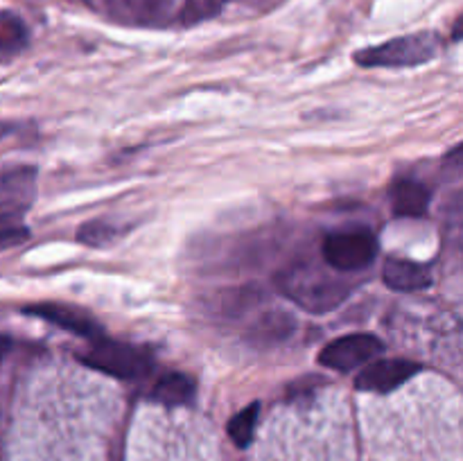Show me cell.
Returning <instances> with one entry per match:
<instances>
[{
	"mask_svg": "<svg viewBox=\"0 0 463 461\" xmlns=\"http://www.w3.org/2000/svg\"><path fill=\"white\" fill-rule=\"evenodd\" d=\"M27 43V27L23 25L21 18L14 16L12 12L3 14V23H0V50H3V59L7 61L12 54L21 52Z\"/></svg>",
	"mask_w": 463,
	"mask_h": 461,
	"instance_id": "cell-13",
	"label": "cell"
},
{
	"mask_svg": "<svg viewBox=\"0 0 463 461\" xmlns=\"http://www.w3.org/2000/svg\"><path fill=\"white\" fill-rule=\"evenodd\" d=\"M452 39H463V16L457 21L455 32H452Z\"/></svg>",
	"mask_w": 463,
	"mask_h": 461,
	"instance_id": "cell-16",
	"label": "cell"
},
{
	"mask_svg": "<svg viewBox=\"0 0 463 461\" xmlns=\"http://www.w3.org/2000/svg\"><path fill=\"white\" fill-rule=\"evenodd\" d=\"M258 416H260V402H251V405L244 407L240 414H235L229 420V437L231 441L238 447H247L253 441V434H256Z\"/></svg>",
	"mask_w": 463,
	"mask_h": 461,
	"instance_id": "cell-12",
	"label": "cell"
},
{
	"mask_svg": "<svg viewBox=\"0 0 463 461\" xmlns=\"http://www.w3.org/2000/svg\"><path fill=\"white\" fill-rule=\"evenodd\" d=\"M36 197V170L27 165L5 170L0 183V230H3V247L25 238V226L21 224L23 215L30 211Z\"/></svg>",
	"mask_w": 463,
	"mask_h": 461,
	"instance_id": "cell-2",
	"label": "cell"
},
{
	"mask_svg": "<svg viewBox=\"0 0 463 461\" xmlns=\"http://www.w3.org/2000/svg\"><path fill=\"white\" fill-rule=\"evenodd\" d=\"M116 238V229L107 221H90V224H84L80 230L81 242L90 244V247H104L111 240Z\"/></svg>",
	"mask_w": 463,
	"mask_h": 461,
	"instance_id": "cell-14",
	"label": "cell"
},
{
	"mask_svg": "<svg viewBox=\"0 0 463 461\" xmlns=\"http://www.w3.org/2000/svg\"><path fill=\"white\" fill-rule=\"evenodd\" d=\"M80 362L102 373L120 380L143 378L152 371L154 357L147 348L134 343L116 342V339H93L89 351L80 353Z\"/></svg>",
	"mask_w": 463,
	"mask_h": 461,
	"instance_id": "cell-3",
	"label": "cell"
},
{
	"mask_svg": "<svg viewBox=\"0 0 463 461\" xmlns=\"http://www.w3.org/2000/svg\"><path fill=\"white\" fill-rule=\"evenodd\" d=\"M437 36L430 32H420V34H407L383 45L360 50L355 54V63H360L362 68H407L430 61L437 57Z\"/></svg>",
	"mask_w": 463,
	"mask_h": 461,
	"instance_id": "cell-4",
	"label": "cell"
},
{
	"mask_svg": "<svg viewBox=\"0 0 463 461\" xmlns=\"http://www.w3.org/2000/svg\"><path fill=\"white\" fill-rule=\"evenodd\" d=\"M25 315L39 316V319L48 321V324L57 325V328L68 330L72 334H80V337L93 339L102 337V325L93 319L86 310L75 306H63V303H34V306L23 307Z\"/></svg>",
	"mask_w": 463,
	"mask_h": 461,
	"instance_id": "cell-7",
	"label": "cell"
},
{
	"mask_svg": "<svg viewBox=\"0 0 463 461\" xmlns=\"http://www.w3.org/2000/svg\"><path fill=\"white\" fill-rule=\"evenodd\" d=\"M384 283L398 292H416V289H425L432 283V274L425 265L407 258H387L383 269Z\"/></svg>",
	"mask_w": 463,
	"mask_h": 461,
	"instance_id": "cell-10",
	"label": "cell"
},
{
	"mask_svg": "<svg viewBox=\"0 0 463 461\" xmlns=\"http://www.w3.org/2000/svg\"><path fill=\"white\" fill-rule=\"evenodd\" d=\"M443 167L452 172L463 170V143L457 145L455 149H450V152L446 154V158H443Z\"/></svg>",
	"mask_w": 463,
	"mask_h": 461,
	"instance_id": "cell-15",
	"label": "cell"
},
{
	"mask_svg": "<svg viewBox=\"0 0 463 461\" xmlns=\"http://www.w3.org/2000/svg\"><path fill=\"white\" fill-rule=\"evenodd\" d=\"M419 371L420 364L414 360H375L366 369H362V373L355 380V387L360 391L389 393L402 387Z\"/></svg>",
	"mask_w": 463,
	"mask_h": 461,
	"instance_id": "cell-8",
	"label": "cell"
},
{
	"mask_svg": "<svg viewBox=\"0 0 463 461\" xmlns=\"http://www.w3.org/2000/svg\"><path fill=\"white\" fill-rule=\"evenodd\" d=\"M393 215L401 220H420L428 215L430 190L416 179H396L389 190Z\"/></svg>",
	"mask_w": 463,
	"mask_h": 461,
	"instance_id": "cell-9",
	"label": "cell"
},
{
	"mask_svg": "<svg viewBox=\"0 0 463 461\" xmlns=\"http://www.w3.org/2000/svg\"><path fill=\"white\" fill-rule=\"evenodd\" d=\"M197 382L185 373H167L156 380V384L149 391V398L154 402H161L167 407H179L193 402Z\"/></svg>",
	"mask_w": 463,
	"mask_h": 461,
	"instance_id": "cell-11",
	"label": "cell"
},
{
	"mask_svg": "<svg viewBox=\"0 0 463 461\" xmlns=\"http://www.w3.org/2000/svg\"><path fill=\"white\" fill-rule=\"evenodd\" d=\"M383 353V339L369 333H355L330 342L328 346L319 353V362L326 369L348 373V371L360 369V366L369 364V362H375Z\"/></svg>",
	"mask_w": 463,
	"mask_h": 461,
	"instance_id": "cell-6",
	"label": "cell"
},
{
	"mask_svg": "<svg viewBox=\"0 0 463 461\" xmlns=\"http://www.w3.org/2000/svg\"><path fill=\"white\" fill-rule=\"evenodd\" d=\"M378 258V238L369 229L333 230L324 238L326 265L337 271H357Z\"/></svg>",
	"mask_w": 463,
	"mask_h": 461,
	"instance_id": "cell-5",
	"label": "cell"
},
{
	"mask_svg": "<svg viewBox=\"0 0 463 461\" xmlns=\"http://www.w3.org/2000/svg\"><path fill=\"white\" fill-rule=\"evenodd\" d=\"M279 287L289 301L315 315L335 310L351 294V283L312 262H297L288 267L279 276Z\"/></svg>",
	"mask_w": 463,
	"mask_h": 461,
	"instance_id": "cell-1",
	"label": "cell"
}]
</instances>
